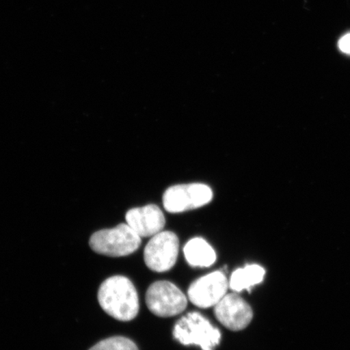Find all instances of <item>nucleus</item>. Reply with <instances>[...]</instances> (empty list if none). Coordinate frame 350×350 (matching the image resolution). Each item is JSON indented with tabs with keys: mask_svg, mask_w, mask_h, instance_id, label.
<instances>
[{
	"mask_svg": "<svg viewBox=\"0 0 350 350\" xmlns=\"http://www.w3.org/2000/svg\"><path fill=\"white\" fill-rule=\"evenodd\" d=\"M98 299L104 312L117 321L128 322L137 317V291L124 275H113L104 281L99 287Z\"/></svg>",
	"mask_w": 350,
	"mask_h": 350,
	"instance_id": "1",
	"label": "nucleus"
},
{
	"mask_svg": "<svg viewBox=\"0 0 350 350\" xmlns=\"http://www.w3.org/2000/svg\"><path fill=\"white\" fill-rule=\"evenodd\" d=\"M175 340L183 345H197L202 350H214L220 345L221 334L208 319L199 312L187 313L174 325Z\"/></svg>",
	"mask_w": 350,
	"mask_h": 350,
	"instance_id": "2",
	"label": "nucleus"
},
{
	"mask_svg": "<svg viewBox=\"0 0 350 350\" xmlns=\"http://www.w3.org/2000/svg\"><path fill=\"white\" fill-rule=\"evenodd\" d=\"M141 245L142 237L128 224L95 232L90 240L92 250L109 257L129 256L137 251Z\"/></svg>",
	"mask_w": 350,
	"mask_h": 350,
	"instance_id": "3",
	"label": "nucleus"
},
{
	"mask_svg": "<svg viewBox=\"0 0 350 350\" xmlns=\"http://www.w3.org/2000/svg\"><path fill=\"white\" fill-rule=\"evenodd\" d=\"M146 301L152 314L163 318L178 316L187 306L186 295L167 281L152 283L147 290Z\"/></svg>",
	"mask_w": 350,
	"mask_h": 350,
	"instance_id": "4",
	"label": "nucleus"
},
{
	"mask_svg": "<svg viewBox=\"0 0 350 350\" xmlns=\"http://www.w3.org/2000/svg\"><path fill=\"white\" fill-rule=\"evenodd\" d=\"M213 197L211 188L202 183L175 185L165 191L163 205L169 213H183L204 206Z\"/></svg>",
	"mask_w": 350,
	"mask_h": 350,
	"instance_id": "5",
	"label": "nucleus"
},
{
	"mask_svg": "<svg viewBox=\"0 0 350 350\" xmlns=\"http://www.w3.org/2000/svg\"><path fill=\"white\" fill-rule=\"evenodd\" d=\"M178 249V236L173 232L161 231L152 236L144 248V262L153 272H167L177 261Z\"/></svg>",
	"mask_w": 350,
	"mask_h": 350,
	"instance_id": "6",
	"label": "nucleus"
},
{
	"mask_svg": "<svg viewBox=\"0 0 350 350\" xmlns=\"http://www.w3.org/2000/svg\"><path fill=\"white\" fill-rule=\"evenodd\" d=\"M229 282L224 273L216 271L197 279L188 288V299L200 308L215 306L227 295Z\"/></svg>",
	"mask_w": 350,
	"mask_h": 350,
	"instance_id": "7",
	"label": "nucleus"
},
{
	"mask_svg": "<svg viewBox=\"0 0 350 350\" xmlns=\"http://www.w3.org/2000/svg\"><path fill=\"white\" fill-rule=\"evenodd\" d=\"M217 321L231 331L246 328L253 319V310L246 301L236 294L226 295L214 308Z\"/></svg>",
	"mask_w": 350,
	"mask_h": 350,
	"instance_id": "8",
	"label": "nucleus"
},
{
	"mask_svg": "<svg viewBox=\"0 0 350 350\" xmlns=\"http://www.w3.org/2000/svg\"><path fill=\"white\" fill-rule=\"evenodd\" d=\"M128 224L139 237H152L163 231L165 219L163 211L155 204L131 208L126 214Z\"/></svg>",
	"mask_w": 350,
	"mask_h": 350,
	"instance_id": "9",
	"label": "nucleus"
},
{
	"mask_svg": "<svg viewBox=\"0 0 350 350\" xmlns=\"http://www.w3.org/2000/svg\"><path fill=\"white\" fill-rule=\"evenodd\" d=\"M183 252L186 260L192 267L208 268L216 262L215 251L206 241L202 238H194L188 242Z\"/></svg>",
	"mask_w": 350,
	"mask_h": 350,
	"instance_id": "10",
	"label": "nucleus"
},
{
	"mask_svg": "<svg viewBox=\"0 0 350 350\" xmlns=\"http://www.w3.org/2000/svg\"><path fill=\"white\" fill-rule=\"evenodd\" d=\"M265 269L258 265H247L232 273L229 286L234 292H242L251 288L264 281Z\"/></svg>",
	"mask_w": 350,
	"mask_h": 350,
	"instance_id": "11",
	"label": "nucleus"
},
{
	"mask_svg": "<svg viewBox=\"0 0 350 350\" xmlns=\"http://www.w3.org/2000/svg\"><path fill=\"white\" fill-rule=\"evenodd\" d=\"M90 350H139L133 340L124 336H113L100 340Z\"/></svg>",
	"mask_w": 350,
	"mask_h": 350,
	"instance_id": "12",
	"label": "nucleus"
},
{
	"mask_svg": "<svg viewBox=\"0 0 350 350\" xmlns=\"http://www.w3.org/2000/svg\"><path fill=\"white\" fill-rule=\"evenodd\" d=\"M340 50L345 54L350 55V33L345 34L338 43Z\"/></svg>",
	"mask_w": 350,
	"mask_h": 350,
	"instance_id": "13",
	"label": "nucleus"
}]
</instances>
